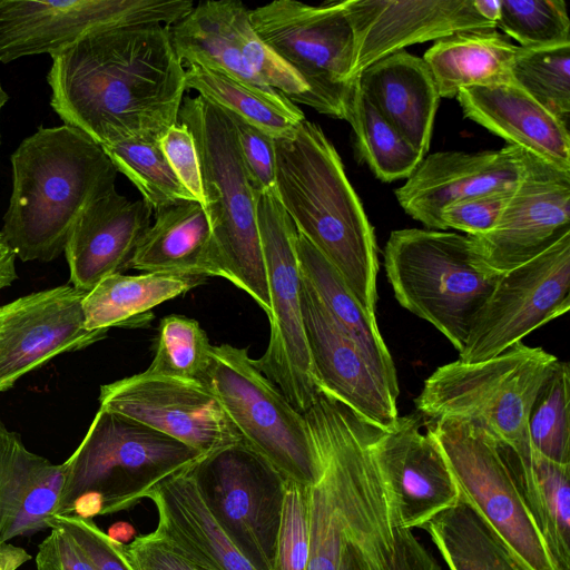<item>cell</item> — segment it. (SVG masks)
<instances>
[{
	"label": "cell",
	"instance_id": "f907efd6",
	"mask_svg": "<svg viewBox=\"0 0 570 570\" xmlns=\"http://www.w3.org/2000/svg\"><path fill=\"white\" fill-rule=\"evenodd\" d=\"M32 557L21 547L11 543L0 546V570H18Z\"/></svg>",
	"mask_w": 570,
	"mask_h": 570
},
{
	"label": "cell",
	"instance_id": "7dc6e473",
	"mask_svg": "<svg viewBox=\"0 0 570 570\" xmlns=\"http://www.w3.org/2000/svg\"><path fill=\"white\" fill-rule=\"evenodd\" d=\"M37 570H97L82 547L63 529L52 527L38 546Z\"/></svg>",
	"mask_w": 570,
	"mask_h": 570
},
{
	"label": "cell",
	"instance_id": "7402d4cb",
	"mask_svg": "<svg viewBox=\"0 0 570 570\" xmlns=\"http://www.w3.org/2000/svg\"><path fill=\"white\" fill-rule=\"evenodd\" d=\"M521 170V148L513 145L478 153L439 151L420 161L395 196L409 216L441 230L444 207L487 193L512 190Z\"/></svg>",
	"mask_w": 570,
	"mask_h": 570
},
{
	"label": "cell",
	"instance_id": "6da1fadb",
	"mask_svg": "<svg viewBox=\"0 0 570 570\" xmlns=\"http://www.w3.org/2000/svg\"><path fill=\"white\" fill-rule=\"evenodd\" d=\"M50 105L65 125L100 146L178 122L185 68L170 28L110 24L51 56Z\"/></svg>",
	"mask_w": 570,
	"mask_h": 570
},
{
	"label": "cell",
	"instance_id": "30bf717a",
	"mask_svg": "<svg viewBox=\"0 0 570 570\" xmlns=\"http://www.w3.org/2000/svg\"><path fill=\"white\" fill-rule=\"evenodd\" d=\"M242 441L286 480L313 487L322 464L305 416L249 357L246 348L214 345L203 379Z\"/></svg>",
	"mask_w": 570,
	"mask_h": 570
},
{
	"label": "cell",
	"instance_id": "bcb514c9",
	"mask_svg": "<svg viewBox=\"0 0 570 570\" xmlns=\"http://www.w3.org/2000/svg\"><path fill=\"white\" fill-rule=\"evenodd\" d=\"M164 155L178 180L204 205L203 181L196 145L181 122L168 128L160 138Z\"/></svg>",
	"mask_w": 570,
	"mask_h": 570
},
{
	"label": "cell",
	"instance_id": "d590c367",
	"mask_svg": "<svg viewBox=\"0 0 570 570\" xmlns=\"http://www.w3.org/2000/svg\"><path fill=\"white\" fill-rule=\"evenodd\" d=\"M160 138L145 134L101 146L117 171L136 186L154 212L179 200H196L170 168Z\"/></svg>",
	"mask_w": 570,
	"mask_h": 570
},
{
	"label": "cell",
	"instance_id": "44dd1931",
	"mask_svg": "<svg viewBox=\"0 0 570 570\" xmlns=\"http://www.w3.org/2000/svg\"><path fill=\"white\" fill-rule=\"evenodd\" d=\"M301 308L318 389L370 424L381 430L392 426L399 416L397 396L354 341L335 323L303 276Z\"/></svg>",
	"mask_w": 570,
	"mask_h": 570
},
{
	"label": "cell",
	"instance_id": "603a6c76",
	"mask_svg": "<svg viewBox=\"0 0 570 570\" xmlns=\"http://www.w3.org/2000/svg\"><path fill=\"white\" fill-rule=\"evenodd\" d=\"M151 213L142 199L129 200L116 188L95 199L66 243L70 284L88 293L105 277L120 273L150 226Z\"/></svg>",
	"mask_w": 570,
	"mask_h": 570
},
{
	"label": "cell",
	"instance_id": "8d00e7d4",
	"mask_svg": "<svg viewBox=\"0 0 570 570\" xmlns=\"http://www.w3.org/2000/svg\"><path fill=\"white\" fill-rule=\"evenodd\" d=\"M531 449L570 464V366L557 360L539 387L528 417Z\"/></svg>",
	"mask_w": 570,
	"mask_h": 570
},
{
	"label": "cell",
	"instance_id": "db71d44e",
	"mask_svg": "<svg viewBox=\"0 0 570 570\" xmlns=\"http://www.w3.org/2000/svg\"><path fill=\"white\" fill-rule=\"evenodd\" d=\"M8 100H9V95L3 89V87L0 82V112H1L2 107L7 104Z\"/></svg>",
	"mask_w": 570,
	"mask_h": 570
},
{
	"label": "cell",
	"instance_id": "b9f144b4",
	"mask_svg": "<svg viewBox=\"0 0 570 570\" xmlns=\"http://www.w3.org/2000/svg\"><path fill=\"white\" fill-rule=\"evenodd\" d=\"M226 112L234 125L242 159L255 195L275 189L276 159L274 138L243 118L228 111Z\"/></svg>",
	"mask_w": 570,
	"mask_h": 570
},
{
	"label": "cell",
	"instance_id": "d6a6232c",
	"mask_svg": "<svg viewBox=\"0 0 570 570\" xmlns=\"http://www.w3.org/2000/svg\"><path fill=\"white\" fill-rule=\"evenodd\" d=\"M522 494L560 570H570V464L532 450L531 463H515Z\"/></svg>",
	"mask_w": 570,
	"mask_h": 570
},
{
	"label": "cell",
	"instance_id": "5bb4252c",
	"mask_svg": "<svg viewBox=\"0 0 570 570\" xmlns=\"http://www.w3.org/2000/svg\"><path fill=\"white\" fill-rule=\"evenodd\" d=\"M570 308V233L527 263L502 273L471 325L459 360L497 356Z\"/></svg>",
	"mask_w": 570,
	"mask_h": 570
},
{
	"label": "cell",
	"instance_id": "4dcf8cb0",
	"mask_svg": "<svg viewBox=\"0 0 570 570\" xmlns=\"http://www.w3.org/2000/svg\"><path fill=\"white\" fill-rule=\"evenodd\" d=\"M296 252L304 279L315 291L335 323L354 341L377 374L399 396L394 362L376 320L365 313L340 273L298 232Z\"/></svg>",
	"mask_w": 570,
	"mask_h": 570
},
{
	"label": "cell",
	"instance_id": "ab89813d",
	"mask_svg": "<svg viewBox=\"0 0 570 570\" xmlns=\"http://www.w3.org/2000/svg\"><path fill=\"white\" fill-rule=\"evenodd\" d=\"M497 27L525 49L570 45L563 0H500Z\"/></svg>",
	"mask_w": 570,
	"mask_h": 570
},
{
	"label": "cell",
	"instance_id": "d6986e66",
	"mask_svg": "<svg viewBox=\"0 0 570 570\" xmlns=\"http://www.w3.org/2000/svg\"><path fill=\"white\" fill-rule=\"evenodd\" d=\"M86 294L67 284L0 306V392L56 355L106 337V331L85 327Z\"/></svg>",
	"mask_w": 570,
	"mask_h": 570
},
{
	"label": "cell",
	"instance_id": "f1b7e54d",
	"mask_svg": "<svg viewBox=\"0 0 570 570\" xmlns=\"http://www.w3.org/2000/svg\"><path fill=\"white\" fill-rule=\"evenodd\" d=\"M517 50L497 28L475 29L436 40L422 59L440 98H453L464 88L513 82Z\"/></svg>",
	"mask_w": 570,
	"mask_h": 570
},
{
	"label": "cell",
	"instance_id": "4fadbf2b",
	"mask_svg": "<svg viewBox=\"0 0 570 570\" xmlns=\"http://www.w3.org/2000/svg\"><path fill=\"white\" fill-rule=\"evenodd\" d=\"M193 474L209 512L255 570H273L286 479L243 441L202 458Z\"/></svg>",
	"mask_w": 570,
	"mask_h": 570
},
{
	"label": "cell",
	"instance_id": "8992f818",
	"mask_svg": "<svg viewBox=\"0 0 570 570\" xmlns=\"http://www.w3.org/2000/svg\"><path fill=\"white\" fill-rule=\"evenodd\" d=\"M384 267L396 301L432 324L459 353L502 274L484 262L471 236L419 228L391 232Z\"/></svg>",
	"mask_w": 570,
	"mask_h": 570
},
{
	"label": "cell",
	"instance_id": "7c38bea8",
	"mask_svg": "<svg viewBox=\"0 0 570 570\" xmlns=\"http://www.w3.org/2000/svg\"><path fill=\"white\" fill-rule=\"evenodd\" d=\"M256 217L271 301V331L265 353L254 362L287 401L305 413L321 390L304 333L297 229L275 189L256 196Z\"/></svg>",
	"mask_w": 570,
	"mask_h": 570
},
{
	"label": "cell",
	"instance_id": "ee69618b",
	"mask_svg": "<svg viewBox=\"0 0 570 570\" xmlns=\"http://www.w3.org/2000/svg\"><path fill=\"white\" fill-rule=\"evenodd\" d=\"M130 570H209L156 530L121 544Z\"/></svg>",
	"mask_w": 570,
	"mask_h": 570
},
{
	"label": "cell",
	"instance_id": "f35d334b",
	"mask_svg": "<svg viewBox=\"0 0 570 570\" xmlns=\"http://www.w3.org/2000/svg\"><path fill=\"white\" fill-rule=\"evenodd\" d=\"M213 346L199 323L183 315H168L159 322L155 353L148 374L203 381Z\"/></svg>",
	"mask_w": 570,
	"mask_h": 570
},
{
	"label": "cell",
	"instance_id": "e575fe53",
	"mask_svg": "<svg viewBox=\"0 0 570 570\" xmlns=\"http://www.w3.org/2000/svg\"><path fill=\"white\" fill-rule=\"evenodd\" d=\"M346 121L352 126L360 157L383 181L407 178L424 157L380 115L356 80Z\"/></svg>",
	"mask_w": 570,
	"mask_h": 570
},
{
	"label": "cell",
	"instance_id": "9a60e30c",
	"mask_svg": "<svg viewBox=\"0 0 570 570\" xmlns=\"http://www.w3.org/2000/svg\"><path fill=\"white\" fill-rule=\"evenodd\" d=\"M193 8L189 0H0V62L53 56L105 26L170 28Z\"/></svg>",
	"mask_w": 570,
	"mask_h": 570
},
{
	"label": "cell",
	"instance_id": "681fc988",
	"mask_svg": "<svg viewBox=\"0 0 570 570\" xmlns=\"http://www.w3.org/2000/svg\"><path fill=\"white\" fill-rule=\"evenodd\" d=\"M16 258V253L0 230V291L10 286L18 278Z\"/></svg>",
	"mask_w": 570,
	"mask_h": 570
},
{
	"label": "cell",
	"instance_id": "816d5d0a",
	"mask_svg": "<svg viewBox=\"0 0 570 570\" xmlns=\"http://www.w3.org/2000/svg\"><path fill=\"white\" fill-rule=\"evenodd\" d=\"M338 570H370L365 558L350 539L344 541Z\"/></svg>",
	"mask_w": 570,
	"mask_h": 570
},
{
	"label": "cell",
	"instance_id": "d4e9b609",
	"mask_svg": "<svg viewBox=\"0 0 570 570\" xmlns=\"http://www.w3.org/2000/svg\"><path fill=\"white\" fill-rule=\"evenodd\" d=\"M63 481V464L29 451L0 419V546L50 529Z\"/></svg>",
	"mask_w": 570,
	"mask_h": 570
},
{
	"label": "cell",
	"instance_id": "484cf974",
	"mask_svg": "<svg viewBox=\"0 0 570 570\" xmlns=\"http://www.w3.org/2000/svg\"><path fill=\"white\" fill-rule=\"evenodd\" d=\"M155 213L154 224L140 237L125 268L227 279L200 203L179 200Z\"/></svg>",
	"mask_w": 570,
	"mask_h": 570
},
{
	"label": "cell",
	"instance_id": "c3c4849f",
	"mask_svg": "<svg viewBox=\"0 0 570 570\" xmlns=\"http://www.w3.org/2000/svg\"><path fill=\"white\" fill-rule=\"evenodd\" d=\"M393 570H442L412 530L400 529Z\"/></svg>",
	"mask_w": 570,
	"mask_h": 570
},
{
	"label": "cell",
	"instance_id": "74e56055",
	"mask_svg": "<svg viewBox=\"0 0 570 570\" xmlns=\"http://www.w3.org/2000/svg\"><path fill=\"white\" fill-rule=\"evenodd\" d=\"M513 82L569 127L570 45L525 49L518 46Z\"/></svg>",
	"mask_w": 570,
	"mask_h": 570
},
{
	"label": "cell",
	"instance_id": "2e32d148",
	"mask_svg": "<svg viewBox=\"0 0 570 570\" xmlns=\"http://www.w3.org/2000/svg\"><path fill=\"white\" fill-rule=\"evenodd\" d=\"M101 410L117 413L204 455L242 441L202 381L138 373L100 386Z\"/></svg>",
	"mask_w": 570,
	"mask_h": 570
},
{
	"label": "cell",
	"instance_id": "7a4b0ae2",
	"mask_svg": "<svg viewBox=\"0 0 570 570\" xmlns=\"http://www.w3.org/2000/svg\"><path fill=\"white\" fill-rule=\"evenodd\" d=\"M275 191L297 232L340 273L376 320L377 245L341 157L322 128L304 119L292 138L274 139Z\"/></svg>",
	"mask_w": 570,
	"mask_h": 570
},
{
	"label": "cell",
	"instance_id": "836d02e7",
	"mask_svg": "<svg viewBox=\"0 0 570 570\" xmlns=\"http://www.w3.org/2000/svg\"><path fill=\"white\" fill-rule=\"evenodd\" d=\"M422 529L449 570H522L492 529L461 500Z\"/></svg>",
	"mask_w": 570,
	"mask_h": 570
},
{
	"label": "cell",
	"instance_id": "7bdbcfd3",
	"mask_svg": "<svg viewBox=\"0 0 570 570\" xmlns=\"http://www.w3.org/2000/svg\"><path fill=\"white\" fill-rule=\"evenodd\" d=\"M513 190L487 193L444 207L440 214L441 230L453 228L469 236L490 232L498 223Z\"/></svg>",
	"mask_w": 570,
	"mask_h": 570
},
{
	"label": "cell",
	"instance_id": "4316f807",
	"mask_svg": "<svg viewBox=\"0 0 570 570\" xmlns=\"http://www.w3.org/2000/svg\"><path fill=\"white\" fill-rule=\"evenodd\" d=\"M356 81L380 115L425 155L440 96L424 60L401 50L366 67Z\"/></svg>",
	"mask_w": 570,
	"mask_h": 570
},
{
	"label": "cell",
	"instance_id": "ffe728a7",
	"mask_svg": "<svg viewBox=\"0 0 570 570\" xmlns=\"http://www.w3.org/2000/svg\"><path fill=\"white\" fill-rule=\"evenodd\" d=\"M417 415L397 416L377 428L372 450L399 529L423 528L460 500L459 489L431 434Z\"/></svg>",
	"mask_w": 570,
	"mask_h": 570
},
{
	"label": "cell",
	"instance_id": "f5cc1de1",
	"mask_svg": "<svg viewBox=\"0 0 570 570\" xmlns=\"http://www.w3.org/2000/svg\"><path fill=\"white\" fill-rule=\"evenodd\" d=\"M135 534V530L134 528L129 524V523H126V522H118L116 524H114L110 530H109V533L108 535L120 542V543H129L130 539L134 537Z\"/></svg>",
	"mask_w": 570,
	"mask_h": 570
},
{
	"label": "cell",
	"instance_id": "52a82bcc",
	"mask_svg": "<svg viewBox=\"0 0 570 570\" xmlns=\"http://www.w3.org/2000/svg\"><path fill=\"white\" fill-rule=\"evenodd\" d=\"M178 121L190 131L199 159L204 209L227 274L271 314L267 277L250 186L227 112L197 95L184 97Z\"/></svg>",
	"mask_w": 570,
	"mask_h": 570
},
{
	"label": "cell",
	"instance_id": "60d3db41",
	"mask_svg": "<svg viewBox=\"0 0 570 570\" xmlns=\"http://www.w3.org/2000/svg\"><path fill=\"white\" fill-rule=\"evenodd\" d=\"M308 557V488L286 480L273 570H306Z\"/></svg>",
	"mask_w": 570,
	"mask_h": 570
},
{
	"label": "cell",
	"instance_id": "f6af8a7d",
	"mask_svg": "<svg viewBox=\"0 0 570 570\" xmlns=\"http://www.w3.org/2000/svg\"><path fill=\"white\" fill-rule=\"evenodd\" d=\"M59 527L67 531L87 552L97 570H130L120 542L102 531L94 519L66 514L55 515L50 529Z\"/></svg>",
	"mask_w": 570,
	"mask_h": 570
},
{
	"label": "cell",
	"instance_id": "ba28073f",
	"mask_svg": "<svg viewBox=\"0 0 570 570\" xmlns=\"http://www.w3.org/2000/svg\"><path fill=\"white\" fill-rule=\"evenodd\" d=\"M558 358L518 342L494 357L438 367L414 400L431 420L472 423L531 463L528 417L535 394Z\"/></svg>",
	"mask_w": 570,
	"mask_h": 570
},
{
	"label": "cell",
	"instance_id": "5b68a950",
	"mask_svg": "<svg viewBox=\"0 0 570 570\" xmlns=\"http://www.w3.org/2000/svg\"><path fill=\"white\" fill-rule=\"evenodd\" d=\"M204 456L168 435L99 409L62 463L65 481L56 515L92 519L127 510Z\"/></svg>",
	"mask_w": 570,
	"mask_h": 570
},
{
	"label": "cell",
	"instance_id": "277c9868",
	"mask_svg": "<svg viewBox=\"0 0 570 570\" xmlns=\"http://www.w3.org/2000/svg\"><path fill=\"white\" fill-rule=\"evenodd\" d=\"M322 475L308 487L309 557L306 570H338L350 539L371 570H392L399 528L375 462L373 431L345 419L314 425Z\"/></svg>",
	"mask_w": 570,
	"mask_h": 570
},
{
	"label": "cell",
	"instance_id": "9c48e42d",
	"mask_svg": "<svg viewBox=\"0 0 570 570\" xmlns=\"http://www.w3.org/2000/svg\"><path fill=\"white\" fill-rule=\"evenodd\" d=\"M426 431L445 459L460 500L492 529L522 570H560L522 494L519 455L466 421L432 420Z\"/></svg>",
	"mask_w": 570,
	"mask_h": 570
},
{
	"label": "cell",
	"instance_id": "1f68e13d",
	"mask_svg": "<svg viewBox=\"0 0 570 570\" xmlns=\"http://www.w3.org/2000/svg\"><path fill=\"white\" fill-rule=\"evenodd\" d=\"M186 89L234 114L274 139L292 138L304 112L282 92L264 90L198 65H183Z\"/></svg>",
	"mask_w": 570,
	"mask_h": 570
},
{
	"label": "cell",
	"instance_id": "3957f363",
	"mask_svg": "<svg viewBox=\"0 0 570 570\" xmlns=\"http://www.w3.org/2000/svg\"><path fill=\"white\" fill-rule=\"evenodd\" d=\"M12 193L1 229L22 262H50L65 252L82 212L115 189L117 169L81 130L39 127L11 155Z\"/></svg>",
	"mask_w": 570,
	"mask_h": 570
},
{
	"label": "cell",
	"instance_id": "f546056e",
	"mask_svg": "<svg viewBox=\"0 0 570 570\" xmlns=\"http://www.w3.org/2000/svg\"><path fill=\"white\" fill-rule=\"evenodd\" d=\"M205 279L204 276L187 274H111L85 295V327L108 332L111 327L147 325L153 318L154 307L184 295Z\"/></svg>",
	"mask_w": 570,
	"mask_h": 570
},
{
	"label": "cell",
	"instance_id": "83f0119b",
	"mask_svg": "<svg viewBox=\"0 0 570 570\" xmlns=\"http://www.w3.org/2000/svg\"><path fill=\"white\" fill-rule=\"evenodd\" d=\"M191 466L147 494L158 513L155 530L209 570H255L209 512Z\"/></svg>",
	"mask_w": 570,
	"mask_h": 570
},
{
	"label": "cell",
	"instance_id": "e0dca14e",
	"mask_svg": "<svg viewBox=\"0 0 570 570\" xmlns=\"http://www.w3.org/2000/svg\"><path fill=\"white\" fill-rule=\"evenodd\" d=\"M520 179L495 226L471 236L484 262L505 273L570 233V170L521 148Z\"/></svg>",
	"mask_w": 570,
	"mask_h": 570
},
{
	"label": "cell",
	"instance_id": "8fae6325",
	"mask_svg": "<svg viewBox=\"0 0 570 570\" xmlns=\"http://www.w3.org/2000/svg\"><path fill=\"white\" fill-rule=\"evenodd\" d=\"M257 36L305 82L308 107L347 120L355 80L354 32L344 1L275 0L249 10Z\"/></svg>",
	"mask_w": 570,
	"mask_h": 570
},
{
	"label": "cell",
	"instance_id": "ac0fdd59",
	"mask_svg": "<svg viewBox=\"0 0 570 570\" xmlns=\"http://www.w3.org/2000/svg\"><path fill=\"white\" fill-rule=\"evenodd\" d=\"M354 32L353 80L404 47L497 28L500 0H344Z\"/></svg>",
	"mask_w": 570,
	"mask_h": 570
},
{
	"label": "cell",
	"instance_id": "cb8c5ba5",
	"mask_svg": "<svg viewBox=\"0 0 570 570\" xmlns=\"http://www.w3.org/2000/svg\"><path fill=\"white\" fill-rule=\"evenodd\" d=\"M464 117L539 158L570 170V130L514 82L461 89Z\"/></svg>",
	"mask_w": 570,
	"mask_h": 570
}]
</instances>
